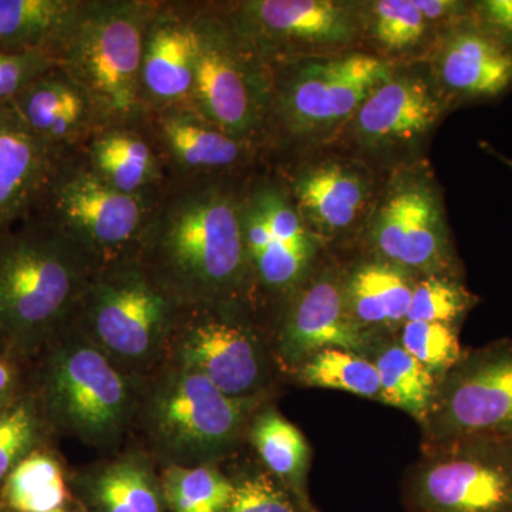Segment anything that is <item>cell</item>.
Returning a JSON list of instances; mask_svg holds the SVG:
<instances>
[{
    "label": "cell",
    "instance_id": "obj_30",
    "mask_svg": "<svg viewBox=\"0 0 512 512\" xmlns=\"http://www.w3.org/2000/svg\"><path fill=\"white\" fill-rule=\"evenodd\" d=\"M164 134L175 157L190 168L228 167L241 156L235 138L183 117L167 119Z\"/></svg>",
    "mask_w": 512,
    "mask_h": 512
},
{
    "label": "cell",
    "instance_id": "obj_4",
    "mask_svg": "<svg viewBox=\"0 0 512 512\" xmlns=\"http://www.w3.org/2000/svg\"><path fill=\"white\" fill-rule=\"evenodd\" d=\"M43 397L59 429L99 446L117 440L133 410L126 376L93 340L83 336L62 340L50 352Z\"/></svg>",
    "mask_w": 512,
    "mask_h": 512
},
{
    "label": "cell",
    "instance_id": "obj_2",
    "mask_svg": "<svg viewBox=\"0 0 512 512\" xmlns=\"http://www.w3.org/2000/svg\"><path fill=\"white\" fill-rule=\"evenodd\" d=\"M158 252L174 284L197 298H215L238 286L247 266L244 225L225 192H190L165 212Z\"/></svg>",
    "mask_w": 512,
    "mask_h": 512
},
{
    "label": "cell",
    "instance_id": "obj_27",
    "mask_svg": "<svg viewBox=\"0 0 512 512\" xmlns=\"http://www.w3.org/2000/svg\"><path fill=\"white\" fill-rule=\"evenodd\" d=\"M245 247L259 278L274 289H288L305 275L313 252L289 247L272 237L254 207L242 217Z\"/></svg>",
    "mask_w": 512,
    "mask_h": 512
},
{
    "label": "cell",
    "instance_id": "obj_10",
    "mask_svg": "<svg viewBox=\"0 0 512 512\" xmlns=\"http://www.w3.org/2000/svg\"><path fill=\"white\" fill-rule=\"evenodd\" d=\"M171 303L163 289L136 268L100 279L90 292V340L110 360L144 365L157 355L170 328Z\"/></svg>",
    "mask_w": 512,
    "mask_h": 512
},
{
    "label": "cell",
    "instance_id": "obj_19",
    "mask_svg": "<svg viewBox=\"0 0 512 512\" xmlns=\"http://www.w3.org/2000/svg\"><path fill=\"white\" fill-rule=\"evenodd\" d=\"M247 10L266 37L303 49L348 45L359 28L353 8L332 0H261Z\"/></svg>",
    "mask_w": 512,
    "mask_h": 512
},
{
    "label": "cell",
    "instance_id": "obj_26",
    "mask_svg": "<svg viewBox=\"0 0 512 512\" xmlns=\"http://www.w3.org/2000/svg\"><path fill=\"white\" fill-rule=\"evenodd\" d=\"M101 512H161V494L147 464L126 458L101 468L92 481Z\"/></svg>",
    "mask_w": 512,
    "mask_h": 512
},
{
    "label": "cell",
    "instance_id": "obj_9",
    "mask_svg": "<svg viewBox=\"0 0 512 512\" xmlns=\"http://www.w3.org/2000/svg\"><path fill=\"white\" fill-rule=\"evenodd\" d=\"M376 56L319 57L299 64L279 94V114L293 136L328 137L348 126L370 93L392 76Z\"/></svg>",
    "mask_w": 512,
    "mask_h": 512
},
{
    "label": "cell",
    "instance_id": "obj_40",
    "mask_svg": "<svg viewBox=\"0 0 512 512\" xmlns=\"http://www.w3.org/2000/svg\"><path fill=\"white\" fill-rule=\"evenodd\" d=\"M483 147L485 148V150L488 151V153L493 154V156L497 157L498 160L501 161V163L507 165V167L510 168V170H512L511 158L505 157L504 154L498 153V151L495 150V148L488 146V144H483Z\"/></svg>",
    "mask_w": 512,
    "mask_h": 512
},
{
    "label": "cell",
    "instance_id": "obj_15",
    "mask_svg": "<svg viewBox=\"0 0 512 512\" xmlns=\"http://www.w3.org/2000/svg\"><path fill=\"white\" fill-rule=\"evenodd\" d=\"M441 90L461 101H488L512 87V52L477 25L473 16L454 23L436 59Z\"/></svg>",
    "mask_w": 512,
    "mask_h": 512
},
{
    "label": "cell",
    "instance_id": "obj_32",
    "mask_svg": "<svg viewBox=\"0 0 512 512\" xmlns=\"http://www.w3.org/2000/svg\"><path fill=\"white\" fill-rule=\"evenodd\" d=\"M477 303V296L468 291L461 279L423 276L414 285L407 320L444 323L460 328L461 322Z\"/></svg>",
    "mask_w": 512,
    "mask_h": 512
},
{
    "label": "cell",
    "instance_id": "obj_11",
    "mask_svg": "<svg viewBox=\"0 0 512 512\" xmlns=\"http://www.w3.org/2000/svg\"><path fill=\"white\" fill-rule=\"evenodd\" d=\"M443 99L419 73H394L376 87L349 121L357 146L372 154H400L430 136Z\"/></svg>",
    "mask_w": 512,
    "mask_h": 512
},
{
    "label": "cell",
    "instance_id": "obj_33",
    "mask_svg": "<svg viewBox=\"0 0 512 512\" xmlns=\"http://www.w3.org/2000/svg\"><path fill=\"white\" fill-rule=\"evenodd\" d=\"M457 326L407 320L399 343L433 375L441 379L463 356Z\"/></svg>",
    "mask_w": 512,
    "mask_h": 512
},
{
    "label": "cell",
    "instance_id": "obj_39",
    "mask_svg": "<svg viewBox=\"0 0 512 512\" xmlns=\"http://www.w3.org/2000/svg\"><path fill=\"white\" fill-rule=\"evenodd\" d=\"M16 386H18V370L9 359L0 357V413L12 406Z\"/></svg>",
    "mask_w": 512,
    "mask_h": 512
},
{
    "label": "cell",
    "instance_id": "obj_6",
    "mask_svg": "<svg viewBox=\"0 0 512 512\" xmlns=\"http://www.w3.org/2000/svg\"><path fill=\"white\" fill-rule=\"evenodd\" d=\"M367 239L377 258L417 278L461 279L439 188L424 171L412 168L394 175L372 212Z\"/></svg>",
    "mask_w": 512,
    "mask_h": 512
},
{
    "label": "cell",
    "instance_id": "obj_41",
    "mask_svg": "<svg viewBox=\"0 0 512 512\" xmlns=\"http://www.w3.org/2000/svg\"><path fill=\"white\" fill-rule=\"evenodd\" d=\"M50 512H69V511L63 510V508H57V510L50 511Z\"/></svg>",
    "mask_w": 512,
    "mask_h": 512
},
{
    "label": "cell",
    "instance_id": "obj_28",
    "mask_svg": "<svg viewBox=\"0 0 512 512\" xmlns=\"http://www.w3.org/2000/svg\"><path fill=\"white\" fill-rule=\"evenodd\" d=\"M5 480L3 497L19 512L55 511L66 498L59 463L46 454H29Z\"/></svg>",
    "mask_w": 512,
    "mask_h": 512
},
{
    "label": "cell",
    "instance_id": "obj_23",
    "mask_svg": "<svg viewBox=\"0 0 512 512\" xmlns=\"http://www.w3.org/2000/svg\"><path fill=\"white\" fill-rule=\"evenodd\" d=\"M380 377V403L410 414L424 423L440 379L426 369L399 342L377 340L366 355Z\"/></svg>",
    "mask_w": 512,
    "mask_h": 512
},
{
    "label": "cell",
    "instance_id": "obj_16",
    "mask_svg": "<svg viewBox=\"0 0 512 512\" xmlns=\"http://www.w3.org/2000/svg\"><path fill=\"white\" fill-rule=\"evenodd\" d=\"M372 195L370 175L353 161H320L303 170L295 183L303 224L322 239L352 232L369 210Z\"/></svg>",
    "mask_w": 512,
    "mask_h": 512
},
{
    "label": "cell",
    "instance_id": "obj_18",
    "mask_svg": "<svg viewBox=\"0 0 512 512\" xmlns=\"http://www.w3.org/2000/svg\"><path fill=\"white\" fill-rule=\"evenodd\" d=\"M198 47L194 92L202 111L222 133L244 136L259 116V86L238 55L214 35L202 36Z\"/></svg>",
    "mask_w": 512,
    "mask_h": 512
},
{
    "label": "cell",
    "instance_id": "obj_43",
    "mask_svg": "<svg viewBox=\"0 0 512 512\" xmlns=\"http://www.w3.org/2000/svg\"><path fill=\"white\" fill-rule=\"evenodd\" d=\"M315 512H319V511H315Z\"/></svg>",
    "mask_w": 512,
    "mask_h": 512
},
{
    "label": "cell",
    "instance_id": "obj_20",
    "mask_svg": "<svg viewBox=\"0 0 512 512\" xmlns=\"http://www.w3.org/2000/svg\"><path fill=\"white\" fill-rule=\"evenodd\" d=\"M417 276L382 258L369 259L343 275V291L350 318L377 342L407 322Z\"/></svg>",
    "mask_w": 512,
    "mask_h": 512
},
{
    "label": "cell",
    "instance_id": "obj_38",
    "mask_svg": "<svg viewBox=\"0 0 512 512\" xmlns=\"http://www.w3.org/2000/svg\"><path fill=\"white\" fill-rule=\"evenodd\" d=\"M471 16L480 28L512 52V0L473 3Z\"/></svg>",
    "mask_w": 512,
    "mask_h": 512
},
{
    "label": "cell",
    "instance_id": "obj_14",
    "mask_svg": "<svg viewBox=\"0 0 512 512\" xmlns=\"http://www.w3.org/2000/svg\"><path fill=\"white\" fill-rule=\"evenodd\" d=\"M177 355L178 365L201 373L232 399H255L268 379V360L261 342L237 323H197L185 332Z\"/></svg>",
    "mask_w": 512,
    "mask_h": 512
},
{
    "label": "cell",
    "instance_id": "obj_29",
    "mask_svg": "<svg viewBox=\"0 0 512 512\" xmlns=\"http://www.w3.org/2000/svg\"><path fill=\"white\" fill-rule=\"evenodd\" d=\"M234 483L211 466H170L163 474V495L173 512H225Z\"/></svg>",
    "mask_w": 512,
    "mask_h": 512
},
{
    "label": "cell",
    "instance_id": "obj_17",
    "mask_svg": "<svg viewBox=\"0 0 512 512\" xmlns=\"http://www.w3.org/2000/svg\"><path fill=\"white\" fill-rule=\"evenodd\" d=\"M53 177V147L30 130L12 103L0 104V235L29 217Z\"/></svg>",
    "mask_w": 512,
    "mask_h": 512
},
{
    "label": "cell",
    "instance_id": "obj_42",
    "mask_svg": "<svg viewBox=\"0 0 512 512\" xmlns=\"http://www.w3.org/2000/svg\"><path fill=\"white\" fill-rule=\"evenodd\" d=\"M2 338H3V335H2V332H0V339H2Z\"/></svg>",
    "mask_w": 512,
    "mask_h": 512
},
{
    "label": "cell",
    "instance_id": "obj_36",
    "mask_svg": "<svg viewBox=\"0 0 512 512\" xmlns=\"http://www.w3.org/2000/svg\"><path fill=\"white\" fill-rule=\"evenodd\" d=\"M225 512H303L284 485L269 473L247 476L234 483Z\"/></svg>",
    "mask_w": 512,
    "mask_h": 512
},
{
    "label": "cell",
    "instance_id": "obj_5",
    "mask_svg": "<svg viewBox=\"0 0 512 512\" xmlns=\"http://www.w3.org/2000/svg\"><path fill=\"white\" fill-rule=\"evenodd\" d=\"M421 430V444L512 440V340L464 350L441 377Z\"/></svg>",
    "mask_w": 512,
    "mask_h": 512
},
{
    "label": "cell",
    "instance_id": "obj_25",
    "mask_svg": "<svg viewBox=\"0 0 512 512\" xmlns=\"http://www.w3.org/2000/svg\"><path fill=\"white\" fill-rule=\"evenodd\" d=\"M295 375L305 387L340 390L380 402V377L375 363L352 350H320L303 360Z\"/></svg>",
    "mask_w": 512,
    "mask_h": 512
},
{
    "label": "cell",
    "instance_id": "obj_31",
    "mask_svg": "<svg viewBox=\"0 0 512 512\" xmlns=\"http://www.w3.org/2000/svg\"><path fill=\"white\" fill-rule=\"evenodd\" d=\"M94 161L100 177L124 194L140 190L153 171L150 148L130 134L113 133L100 138L94 146Z\"/></svg>",
    "mask_w": 512,
    "mask_h": 512
},
{
    "label": "cell",
    "instance_id": "obj_7",
    "mask_svg": "<svg viewBox=\"0 0 512 512\" xmlns=\"http://www.w3.org/2000/svg\"><path fill=\"white\" fill-rule=\"evenodd\" d=\"M255 404L228 397L201 373L178 365L151 394L148 429L175 460L208 461L234 446Z\"/></svg>",
    "mask_w": 512,
    "mask_h": 512
},
{
    "label": "cell",
    "instance_id": "obj_3",
    "mask_svg": "<svg viewBox=\"0 0 512 512\" xmlns=\"http://www.w3.org/2000/svg\"><path fill=\"white\" fill-rule=\"evenodd\" d=\"M402 500L407 512H512V440L421 444Z\"/></svg>",
    "mask_w": 512,
    "mask_h": 512
},
{
    "label": "cell",
    "instance_id": "obj_21",
    "mask_svg": "<svg viewBox=\"0 0 512 512\" xmlns=\"http://www.w3.org/2000/svg\"><path fill=\"white\" fill-rule=\"evenodd\" d=\"M249 439L269 474L284 485L302 511L315 512L308 494L312 451L302 431L275 409H266L252 421Z\"/></svg>",
    "mask_w": 512,
    "mask_h": 512
},
{
    "label": "cell",
    "instance_id": "obj_35",
    "mask_svg": "<svg viewBox=\"0 0 512 512\" xmlns=\"http://www.w3.org/2000/svg\"><path fill=\"white\" fill-rule=\"evenodd\" d=\"M39 421L29 402L13 403L0 413V480L9 476L35 446Z\"/></svg>",
    "mask_w": 512,
    "mask_h": 512
},
{
    "label": "cell",
    "instance_id": "obj_37",
    "mask_svg": "<svg viewBox=\"0 0 512 512\" xmlns=\"http://www.w3.org/2000/svg\"><path fill=\"white\" fill-rule=\"evenodd\" d=\"M252 207L261 215L272 237L289 247L315 252L312 237L303 224L301 215L281 194L264 192L256 198Z\"/></svg>",
    "mask_w": 512,
    "mask_h": 512
},
{
    "label": "cell",
    "instance_id": "obj_34",
    "mask_svg": "<svg viewBox=\"0 0 512 512\" xmlns=\"http://www.w3.org/2000/svg\"><path fill=\"white\" fill-rule=\"evenodd\" d=\"M429 22L413 0H382L372 6V33L390 52H403L419 45Z\"/></svg>",
    "mask_w": 512,
    "mask_h": 512
},
{
    "label": "cell",
    "instance_id": "obj_8",
    "mask_svg": "<svg viewBox=\"0 0 512 512\" xmlns=\"http://www.w3.org/2000/svg\"><path fill=\"white\" fill-rule=\"evenodd\" d=\"M63 37L70 74L94 103L109 113L133 109L143 67L140 13L126 5L97 6L79 20L73 16Z\"/></svg>",
    "mask_w": 512,
    "mask_h": 512
},
{
    "label": "cell",
    "instance_id": "obj_1",
    "mask_svg": "<svg viewBox=\"0 0 512 512\" xmlns=\"http://www.w3.org/2000/svg\"><path fill=\"white\" fill-rule=\"evenodd\" d=\"M83 264L76 245L55 228L0 235V332L20 348L39 345L69 311Z\"/></svg>",
    "mask_w": 512,
    "mask_h": 512
},
{
    "label": "cell",
    "instance_id": "obj_12",
    "mask_svg": "<svg viewBox=\"0 0 512 512\" xmlns=\"http://www.w3.org/2000/svg\"><path fill=\"white\" fill-rule=\"evenodd\" d=\"M55 229L74 245L96 252L123 247L136 235L141 208L136 197L111 187L94 173H74L47 188Z\"/></svg>",
    "mask_w": 512,
    "mask_h": 512
},
{
    "label": "cell",
    "instance_id": "obj_24",
    "mask_svg": "<svg viewBox=\"0 0 512 512\" xmlns=\"http://www.w3.org/2000/svg\"><path fill=\"white\" fill-rule=\"evenodd\" d=\"M74 16L62 0H0V52H49Z\"/></svg>",
    "mask_w": 512,
    "mask_h": 512
},
{
    "label": "cell",
    "instance_id": "obj_22",
    "mask_svg": "<svg viewBox=\"0 0 512 512\" xmlns=\"http://www.w3.org/2000/svg\"><path fill=\"white\" fill-rule=\"evenodd\" d=\"M200 39L178 23L161 26L150 37L143 56L144 86L160 100H177L194 90Z\"/></svg>",
    "mask_w": 512,
    "mask_h": 512
},
{
    "label": "cell",
    "instance_id": "obj_13",
    "mask_svg": "<svg viewBox=\"0 0 512 512\" xmlns=\"http://www.w3.org/2000/svg\"><path fill=\"white\" fill-rule=\"evenodd\" d=\"M373 345L350 318L343 276L325 271L296 296L279 335L278 353L295 370L320 350L346 349L366 356Z\"/></svg>",
    "mask_w": 512,
    "mask_h": 512
}]
</instances>
